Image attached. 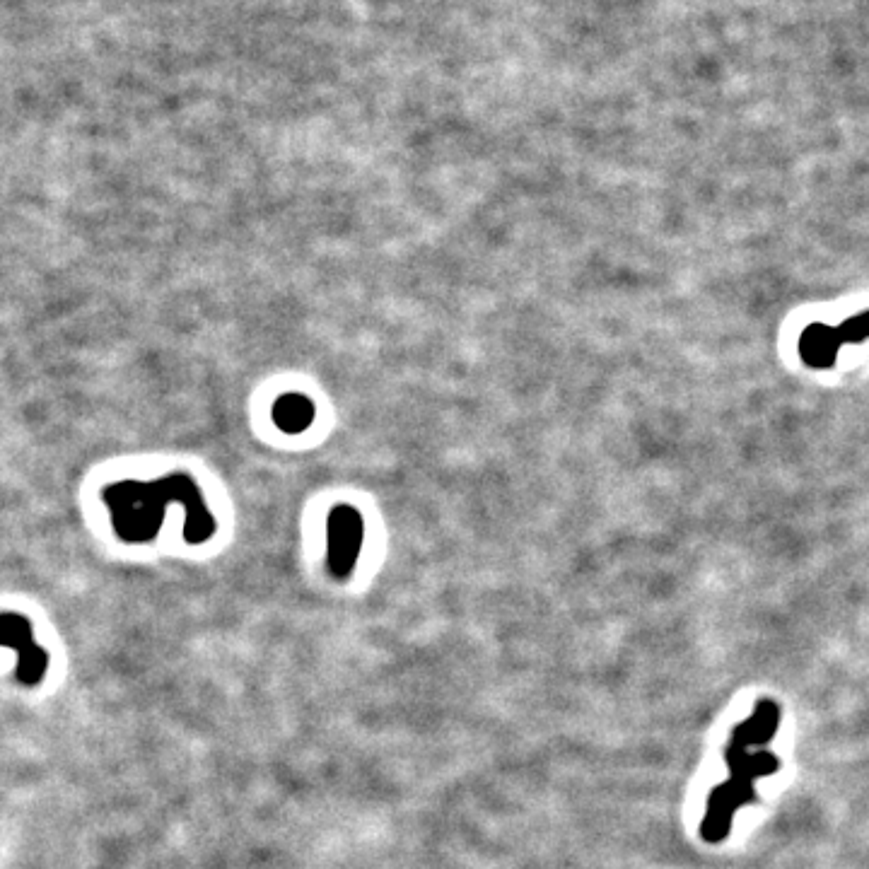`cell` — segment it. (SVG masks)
<instances>
[{
    "instance_id": "1",
    "label": "cell",
    "mask_w": 869,
    "mask_h": 869,
    "mask_svg": "<svg viewBox=\"0 0 869 869\" xmlns=\"http://www.w3.org/2000/svg\"><path fill=\"white\" fill-rule=\"evenodd\" d=\"M843 346V336L838 326L812 324L799 338V353L809 367H831L836 363L838 351Z\"/></svg>"
},
{
    "instance_id": "2",
    "label": "cell",
    "mask_w": 869,
    "mask_h": 869,
    "mask_svg": "<svg viewBox=\"0 0 869 869\" xmlns=\"http://www.w3.org/2000/svg\"><path fill=\"white\" fill-rule=\"evenodd\" d=\"M838 331H841L843 343H860L869 338V312L857 314V317L848 319V322H843L838 326Z\"/></svg>"
}]
</instances>
